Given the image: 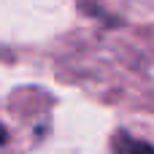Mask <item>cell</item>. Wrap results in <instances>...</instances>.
<instances>
[{"label":"cell","instance_id":"obj_1","mask_svg":"<svg viewBox=\"0 0 154 154\" xmlns=\"http://www.w3.org/2000/svg\"><path fill=\"white\" fill-rule=\"evenodd\" d=\"M116 149H119V154H154V146H149L146 141L127 138L125 133L116 138Z\"/></svg>","mask_w":154,"mask_h":154},{"label":"cell","instance_id":"obj_2","mask_svg":"<svg viewBox=\"0 0 154 154\" xmlns=\"http://www.w3.org/2000/svg\"><path fill=\"white\" fill-rule=\"evenodd\" d=\"M5 138H8V135H5V127L0 125V143H5Z\"/></svg>","mask_w":154,"mask_h":154}]
</instances>
